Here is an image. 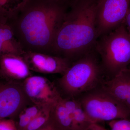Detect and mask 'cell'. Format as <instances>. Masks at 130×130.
Returning <instances> with one entry per match:
<instances>
[{
  "label": "cell",
  "mask_w": 130,
  "mask_h": 130,
  "mask_svg": "<svg viewBox=\"0 0 130 130\" xmlns=\"http://www.w3.org/2000/svg\"><path fill=\"white\" fill-rule=\"evenodd\" d=\"M130 0H99L96 3V30L98 38L111 32L123 23Z\"/></svg>",
  "instance_id": "8992f818"
},
{
  "label": "cell",
  "mask_w": 130,
  "mask_h": 130,
  "mask_svg": "<svg viewBox=\"0 0 130 130\" xmlns=\"http://www.w3.org/2000/svg\"><path fill=\"white\" fill-rule=\"evenodd\" d=\"M31 75V71L22 55L5 54L0 56V78L1 79L20 83Z\"/></svg>",
  "instance_id": "30bf717a"
},
{
  "label": "cell",
  "mask_w": 130,
  "mask_h": 130,
  "mask_svg": "<svg viewBox=\"0 0 130 130\" xmlns=\"http://www.w3.org/2000/svg\"><path fill=\"white\" fill-rule=\"evenodd\" d=\"M76 99L94 123L130 118L128 109L108 92L102 84Z\"/></svg>",
  "instance_id": "5b68a950"
},
{
  "label": "cell",
  "mask_w": 130,
  "mask_h": 130,
  "mask_svg": "<svg viewBox=\"0 0 130 130\" xmlns=\"http://www.w3.org/2000/svg\"><path fill=\"white\" fill-rule=\"evenodd\" d=\"M108 122L111 130H130V118L119 119Z\"/></svg>",
  "instance_id": "e0dca14e"
},
{
  "label": "cell",
  "mask_w": 130,
  "mask_h": 130,
  "mask_svg": "<svg viewBox=\"0 0 130 130\" xmlns=\"http://www.w3.org/2000/svg\"><path fill=\"white\" fill-rule=\"evenodd\" d=\"M48 122L41 128L37 130H58L53 123H49Z\"/></svg>",
  "instance_id": "44dd1931"
},
{
  "label": "cell",
  "mask_w": 130,
  "mask_h": 130,
  "mask_svg": "<svg viewBox=\"0 0 130 130\" xmlns=\"http://www.w3.org/2000/svg\"><path fill=\"white\" fill-rule=\"evenodd\" d=\"M0 130H18L15 122L12 119H0Z\"/></svg>",
  "instance_id": "ac0fdd59"
},
{
  "label": "cell",
  "mask_w": 130,
  "mask_h": 130,
  "mask_svg": "<svg viewBox=\"0 0 130 130\" xmlns=\"http://www.w3.org/2000/svg\"><path fill=\"white\" fill-rule=\"evenodd\" d=\"M43 108L33 105L27 106L19 113L18 127L23 130H25L30 124Z\"/></svg>",
  "instance_id": "9a60e30c"
},
{
  "label": "cell",
  "mask_w": 130,
  "mask_h": 130,
  "mask_svg": "<svg viewBox=\"0 0 130 130\" xmlns=\"http://www.w3.org/2000/svg\"><path fill=\"white\" fill-rule=\"evenodd\" d=\"M96 3L94 0H80L72 4L56 33L52 55L72 63L95 49L98 38Z\"/></svg>",
  "instance_id": "7a4b0ae2"
},
{
  "label": "cell",
  "mask_w": 130,
  "mask_h": 130,
  "mask_svg": "<svg viewBox=\"0 0 130 130\" xmlns=\"http://www.w3.org/2000/svg\"><path fill=\"white\" fill-rule=\"evenodd\" d=\"M23 85L30 101L42 108L52 109L63 97L55 85L45 77L31 75L23 81Z\"/></svg>",
  "instance_id": "52a82bcc"
},
{
  "label": "cell",
  "mask_w": 130,
  "mask_h": 130,
  "mask_svg": "<svg viewBox=\"0 0 130 130\" xmlns=\"http://www.w3.org/2000/svg\"><path fill=\"white\" fill-rule=\"evenodd\" d=\"M123 23L124 24L126 30L130 35V5Z\"/></svg>",
  "instance_id": "d6986e66"
},
{
  "label": "cell",
  "mask_w": 130,
  "mask_h": 130,
  "mask_svg": "<svg viewBox=\"0 0 130 130\" xmlns=\"http://www.w3.org/2000/svg\"><path fill=\"white\" fill-rule=\"evenodd\" d=\"M63 99L71 119L72 130H85L91 124L95 123L87 115L76 98H63Z\"/></svg>",
  "instance_id": "7c38bea8"
},
{
  "label": "cell",
  "mask_w": 130,
  "mask_h": 130,
  "mask_svg": "<svg viewBox=\"0 0 130 130\" xmlns=\"http://www.w3.org/2000/svg\"><path fill=\"white\" fill-rule=\"evenodd\" d=\"M94 51L73 62L58 79L59 87L65 98H78L102 83L104 74Z\"/></svg>",
  "instance_id": "3957f363"
},
{
  "label": "cell",
  "mask_w": 130,
  "mask_h": 130,
  "mask_svg": "<svg viewBox=\"0 0 130 130\" xmlns=\"http://www.w3.org/2000/svg\"><path fill=\"white\" fill-rule=\"evenodd\" d=\"M67 11L63 1L28 0L7 23L24 52L52 55L55 38Z\"/></svg>",
  "instance_id": "6da1fadb"
},
{
  "label": "cell",
  "mask_w": 130,
  "mask_h": 130,
  "mask_svg": "<svg viewBox=\"0 0 130 130\" xmlns=\"http://www.w3.org/2000/svg\"><path fill=\"white\" fill-rule=\"evenodd\" d=\"M102 85L130 112V68L103 81Z\"/></svg>",
  "instance_id": "8fae6325"
},
{
  "label": "cell",
  "mask_w": 130,
  "mask_h": 130,
  "mask_svg": "<svg viewBox=\"0 0 130 130\" xmlns=\"http://www.w3.org/2000/svg\"><path fill=\"white\" fill-rule=\"evenodd\" d=\"M51 110L52 109L47 108H43L31 121L25 130H37L42 127L50 119Z\"/></svg>",
  "instance_id": "2e32d148"
},
{
  "label": "cell",
  "mask_w": 130,
  "mask_h": 130,
  "mask_svg": "<svg viewBox=\"0 0 130 130\" xmlns=\"http://www.w3.org/2000/svg\"><path fill=\"white\" fill-rule=\"evenodd\" d=\"M31 71L44 74L63 75L72 63L56 55L34 52H24L23 55Z\"/></svg>",
  "instance_id": "9c48e42d"
},
{
  "label": "cell",
  "mask_w": 130,
  "mask_h": 130,
  "mask_svg": "<svg viewBox=\"0 0 130 130\" xmlns=\"http://www.w3.org/2000/svg\"><path fill=\"white\" fill-rule=\"evenodd\" d=\"M2 22V21H0V22Z\"/></svg>",
  "instance_id": "603a6c76"
},
{
  "label": "cell",
  "mask_w": 130,
  "mask_h": 130,
  "mask_svg": "<svg viewBox=\"0 0 130 130\" xmlns=\"http://www.w3.org/2000/svg\"><path fill=\"white\" fill-rule=\"evenodd\" d=\"M0 81V119L15 116L28 106L23 84Z\"/></svg>",
  "instance_id": "ba28073f"
},
{
  "label": "cell",
  "mask_w": 130,
  "mask_h": 130,
  "mask_svg": "<svg viewBox=\"0 0 130 130\" xmlns=\"http://www.w3.org/2000/svg\"><path fill=\"white\" fill-rule=\"evenodd\" d=\"M28 0H0V21H6L17 13Z\"/></svg>",
  "instance_id": "5bb4252c"
},
{
  "label": "cell",
  "mask_w": 130,
  "mask_h": 130,
  "mask_svg": "<svg viewBox=\"0 0 130 130\" xmlns=\"http://www.w3.org/2000/svg\"><path fill=\"white\" fill-rule=\"evenodd\" d=\"M55 1H63V0H55Z\"/></svg>",
  "instance_id": "7402d4cb"
},
{
  "label": "cell",
  "mask_w": 130,
  "mask_h": 130,
  "mask_svg": "<svg viewBox=\"0 0 130 130\" xmlns=\"http://www.w3.org/2000/svg\"><path fill=\"white\" fill-rule=\"evenodd\" d=\"M95 50L101 58L103 73L111 79L130 65V35L124 23L99 37Z\"/></svg>",
  "instance_id": "277c9868"
},
{
  "label": "cell",
  "mask_w": 130,
  "mask_h": 130,
  "mask_svg": "<svg viewBox=\"0 0 130 130\" xmlns=\"http://www.w3.org/2000/svg\"><path fill=\"white\" fill-rule=\"evenodd\" d=\"M85 130H107L102 126L100 125L98 123H93L91 124Z\"/></svg>",
  "instance_id": "ffe728a7"
},
{
  "label": "cell",
  "mask_w": 130,
  "mask_h": 130,
  "mask_svg": "<svg viewBox=\"0 0 130 130\" xmlns=\"http://www.w3.org/2000/svg\"><path fill=\"white\" fill-rule=\"evenodd\" d=\"M51 116L53 117V123L58 130H72L71 119L63 97L51 110Z\"/></svg>",
  "instance_id": "4fadbf2b"
}]
</instances>
